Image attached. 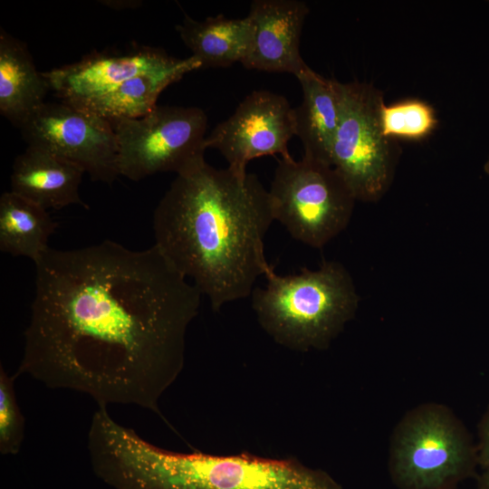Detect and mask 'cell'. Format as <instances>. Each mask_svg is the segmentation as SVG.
I'll return each instance as SVG.
<instances>
[{
    "mask_svg": "<svg viewBox=\"0 0 489 489\" xmlns=\"http://www.w3.org/2000/svg\"><path fill=\"white\" fill-rule=\"evenodd\" d=\"M34 264L15 375L85 394L100 408L131 405L159 414L162 396L184 368L200 291L154 244L49 247Z\"/></svg>",
    "mask_w": 489,
    "mask_h": 489,
    "instance_id": "obj_1",
    "label": "cell"
},
{
    "mask_svg": "<svg viewBox=\"0 0 489 489\" xmlns=\"http://www.w3.org/2000/svg\"><path fill=\"white\" fill-rule=\"evenodd\" d=\"M273 221L269 192L256 175L205 162L177 175L158 202L154 245L217 312L248 297L271 266L264 238Z\"/></svg>",
    "mask_w": 489,
    "mask_h": 489,
    "instance_id": "obj_2",
    "label": "cell"
},
{
    "mask_svg": "<svg viewBox=\"0 0 489 489\" xmlns=\"http://www.w3.org/2000/svg\"><path fill=\"white\" fill-rule=\"evenodd\" d=\"M87 448L94 474L112 489H342L327 472L293 457L163 449L105 408L91 417Z\"/></svg>",
    "mask_w": 489,
    "mask_h": 489,
    "instance_id": "obj_3",
    "label": "cell"
},
{
    "mask_svg": "<svg viewBox=\"0 0 489 489\" xmlns=\"http://www.w3.org/2000/svg\"><path fill=\"white\" fill-rule=\"evenodd\" d=\"M264 276L265 288L252 292L253 309L262 329L289 350L327 349L358 308L353 281L337 262L287 276L270 266Z\"/></svg>",
    "mask_w": 489,
    "mask_h": 489,
    "instance_id": "obj_4",
    "label": "cell"
},
{
    "mask_svg": "<svg viewBox=\"0 0 489 489\" xmlns=\"http://www.w3.org/2000/svg\"><path fill=\"white\" fill-rule=\"evenodd\" d=\"M274 220L296 240L321 248L348 225L357 201L331 166L281 158L268 190Z\"/></svg>",
    "mask_w": 489,
    "mask_h": 489,
    "instance_id": "obj_5",
    "label": "cell"
},
{
    "mask_svg": "<svg viewBox=\"0 0 489 489\" xmlns=\"http://www.w3.org/2000/svg\"><path fill=\"white\" fill-rule=\"evenodd\" d=\"M474 455L449 408L424 404L406 414L393 433L390 472L401 489H448L469 470Z\"/></svg>",
    "mask_w": 489,
    "mask_h": 489,
    "instance_id": "obj_6",
    "label": "cell"
},
{
    "mask_svg": "<svg viewBox=\"0 0 489 489\" xmlns=\"http://www.w3.org/2000/svg\"><path fill=\"white\" fill-rule=\"evenodd\" d=\"M206 113L198 107L157 105L136 119L111 120L120 176L139 181L158 173L187 172L206 162Z\"/></svg>",
    "mask_w": 489,
    "mask_h": 489,
    "instance_id": "obj_7",
    "label": "cell"
},
{
    "mask_svg": "<svg viewBox=\"0 0 489 489\" xmlns=\"http://www.w3.org/2000/svg\"><path fill=\"white\" fill-rule=\"evenodd\" d=\"M340 122L331 166L345 179L357 200H379L388 189L398 161V146L380 127L382 92L370 84L340 82Z\"/></svg>",
    "mask_w": 489,
    "mask_h": 489,
    "instance_id": "obj_8",
    "label": "cell"
},
{
    "mask_svg": "<svg viewBox=\"0 0 489 489\" xmlns=\"http://www.w3.org/2000/svg\"><path fill=\"white\" fill-rule=\"evenodd\" d=\"M19 129L27 146L72 162L93 181L111 185L120 177L117 138L107 119L63 101L44 102Z\"/></svg>",
    "mask_w": 489,
    "mask_h": 489,
    "instance_id": "obj_9",
    "label": "cell"
},
{
    "mask_svg": "<svg viewBox=\"0 0 489 489\" xmlns=\"http://www.w3.org/2000/svg\"><path fill=\"white\" fill-rule=\"evenodd\" d=\"M294 135V110L288 100L269 91H254L214 128L206 143L224 156L227 168L243 175L254 158L275 154L291 158L288 143Z\"/></svg>",
    "mask_w": 489,
    "mask_h": 489,
    "instance_id": "obj_10",
    "label": "cell"
},
{
    "mask_svg": "<svg viewBox=\"0 0 489 489\" xmlns=\"http://www.w3.org/2000/svg\"><path fill=\"white\" fill-rule=\"evenodd\" d=\"M182 61L161 48L134 45L123 52H94L43 74L61 101L82 109L137 75L171 68Z\"/></svg>",
    "mask_w": 489,
    "mask_h": 489,
    "instance_id": "obj_11",
    "label": "cell"
},
{
    "mask_svg": "<svg viewBox=\"0 0 489 489\" xmlns=\"http://www.w3.org/2000/svg\"><path fill=\"white\" fill-rule=\"evenodd\" d=\"M309 7L297 0H254L248 18L252 38L242 62L246 69L288 72L296 78L311 68L300 53V40Z\"/></svg>",
    "mask_w": 489,
    "mask_h": 489,
    "instance_id": "obj_12",
    "label": "cell"
},
{
    "mask_svg": "<svg viewBox=\"0 0 489 489\" xmlns=\"http://www.w3.org/2000/svg\"><path fill=\"white\" fill-rule=\"evenodd\" d=\"M84 172L72 162L34 146H27L14 160L11 191L45 209L87 205L80 197Z\"/></svg>",
    "mask_w": 489,
    "mask_h": 489,
    "instance_id": "obj_13",
    "label": "cell"
},
{
    "mask_svg": "<svg viewBox=\"0 0 489 489\" xmlns=\"http://www.w3.org/2000/svg\"><path fill=\"white\" fill-rule=\"evenodd\" d=\"M297 79L302 101L293 109L295 136L302 144L303 157L331 166L341 114L340 82L324 78L312 69Z\"/></svg>",
    "mask_w": 489,
    "mask_h": 489,
    "instance_id": "obj_14",
    "label": "cell"
},
{
    "mask_svg": "<svg viewBox=\"0 0 489 489\" xmlns=\"http://www.w3.org/2000/svg\"><path fill=\"white\" fill-rule=\"evenodd\" d=\"M51 91L25 43L0 28V113L14 127L44 103Z\"/></svg>",
    "mask_w": 489,
    "mask_h": 489,
    "instance_id": "obj_15",
    "label": "cell"
},
{
    "mask_svg": "<svg viewBox=\"0 0 489 489\" xmlns=\"http://www.w3.org/2000/svg\"><path fill=\"white\" fill-rule=\"evenodd\" d=\"M176 30L200 69L242 63L252 38L248 16L231 19L218 14L197 21L186 14Z\"/></svg>",
    "mask_w": 489,
    "mask_h": 489,
    "instance_id": "obj_16",
    "label": "cell"
},
{
    "mask_svg": "<svg viewBox=\"0 0 489 489\" xmlns=\"http://www.w3.org/2000/svg\"><path fill=\"white\" fill-rule=\"evenodd\" d=\"M195 70L200 63L190 55L174 67L137 75L82 109L110 121L142 117L157 106L168 86Z\"/></svg>",
    "mask_w": 489,
    "mask_h": 489,
    "instance_id": "obj_17",
    "label": "cell"
},
{
    "mask_svg": "<svg viewBox=\"0 0 489 489\" xmlns=\"http://www.w3.org/2000/svg\"><path fill=\"white\" fill-rule=\"evenodd\" d=\"M57 223L47 209L12 191L0 197V251L35 264L49 248Z\"/></svg>",
    "mask_w": 489,
    "mask_h": 489,
    "instance_id": "obj_18",
    "label": "cell"
},
{
    "mask_svg": "<svg viewBox=\"0 0 489 489\" xmlns=\"http://www.w3.org/2000/svg\"><path fill=\"white\" fill-rule=\"evenodd\" d=\"M380 127L384 137L421 139L436 128L434 109L419 100H407L380 109Z\"/></svg>",
    "mask_w": 489,
    "mask_h": 489,
    "instance_id": "obj_19",
    "label": "cell"
},
{
    "mask_svg": "<svg viewBox=\"0 0 489 489\" xmlns=\"http://www.w3.org/2000/svg\"><path fill=\"white\" fill-rule=\"evenodd\" d=\"M0 367V453L14 455L19 453L25 430V419L14 391V379Z\"/></svg>",
    "mask_w": 489,
    "mask_h": 489,
    "instance_id": "obj_20",
    "label": "cell"
},
{
    "mask_svg": "<svg viewBox=\"0 0 489 489\" xmlns=\"http://www.w3.org/2000/svg\"><path fill=\"white\" fill-rule=\"evenodd\" d=\"M478 460L486 470H489V409L479 426Z\"/></svg>",
    "mask_w": 489,
    "mask_h": 489,
    "instance_id": "obj_21",
    "label": "cell"
},
{
    "mask_svg": "<svg viewBox=\"0 0 489 489\" xmlns=\"http://www.w3.org/2000/svg\"><path fill=\"white\" fill-rule=\"evenodd\" d=\"M103 3L115 9L135 8L142 5L141 1H104Z\"/></svg>",
    "mask_w": 489,
    "mask_h": 489,
    "instance_id": "obj_22",
    "label": "cell"
},
{
    "mask_svg": "<svg viewBox=\"0 0 489 489\" xmlns=\"http://www.w3.org/2000/svg\"><path fill=\"white\" fill-rule=\"evenodd\" d=\"M479 489H489V470H486V473L482 479Z\"/></svg>",
    "mask_w": 489,
    "mask_h": 489,
    "instance_id": "obj_23",
    "label": "cell"
},
{
    "mask_svg": "<svg viewBox=\"0 0 489 489\" xmlns=\"http://www.w3.org/2000/svg\"><path fill=\"white\" fill-rule=\"evenodd\" d=\"M484 172L489 175V158L484 163Z\"/></svg>",
    "mask_w": 489,
    "mask_h": 489,
    "instance_id": "obj_24",
    "label": "cell"
}]
</instances>
